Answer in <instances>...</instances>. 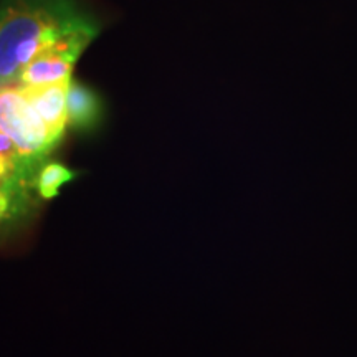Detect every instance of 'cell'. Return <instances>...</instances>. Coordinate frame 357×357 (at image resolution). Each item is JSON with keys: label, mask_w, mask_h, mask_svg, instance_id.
I'll return each instance as SVG.
<instances>
[{"label": "cell", "mask_w": 357, "mask_h": 357, "mask_svg": "<svg viewBox=\"0 0 357 357\" xmlns=\"http://www.w3.org/2000/svg\"><path fill=\"white\" fill-rule=\"evenodd\" d=\"M96 26L75 0H2L0 86L19 83L25 66L56 40Z\"/></svg>", "instance_id": "cell-1"}, {"label": "cell", "mask_w": 357, "mask_h": 357, "mask_svg": "<svg viewBox=\"0 0 357 357\" xmlns=\"http://www.w3.org/2000/svg\"><path fill=\"white\" fill-rule=\"evenodd\" d=\"M0 132L15 142L20 155L38 162L58 144L19 84L0 86Z\"/></svg>", "instance_id": "cell-2"}, {"label": "cell", "mask_w": 357, "mask_h": 357, "mask_svg": "<svg viewBox=\"0 0 357 357\" xmlns=\"http://www.w3.org/2000/svg\"><path fill=\"white\" fill-rule=\"evenodd\" d=\"M98 35L96 29H84L61 37L38 53L22 71L19 83L22 86H40L71 79V70L78 56Z\"/></svg>", "instance_id": "cell-3"}, {"label": "cell", "mask_w": 357, "mask_h": 357, "mask_svg": "<svg viewBox=\"0 0 357 357\" xmlns=\"http://www.w3.org/2000/svg\"><path fill=\"white\" fill-rule=\"evenodd\" d=\"M71 79L68 82H56L50 84H40V86H22L19 84L22 93H24L33 109L37 111L47 128L50 129L52 136L56 141L63 136L65 126L68 123V108H66V100H68V89Z\"/></svg>", "instance_id": "cell-4"}, {"label": "cell", "mask_w": 357, "mask_h": 357, "mask_svg": "<svg viewBox=\"0 0 357 357\" xmlns=\"http://www.w3.org/2000/svg\"><path fill=\"white\" fill-rule=\"evenodd\" d=\"M66 108H68V124L77 129H88L100 121V98L82 83L75 82L70 84Z\"/></svg>", "instance_id": "cell-5"}, {"label": "cell", "mask_w": 357, "mask_h": 357, "mask_svg": "<svg viewBox=\"0 0 357 357\" xmlns=\"http://www.w3.org/2000/svg\"><path fill=\"white\" fill-rule=\"evenodd\" d=\"M75 174L68 171V169L61 166V164L52 162L42 167V171L38 172V192L43 199H52L55 197L60 190V187L73 178Z\"/></svg>", "instance_id": "cell-6"}]
</instances>
